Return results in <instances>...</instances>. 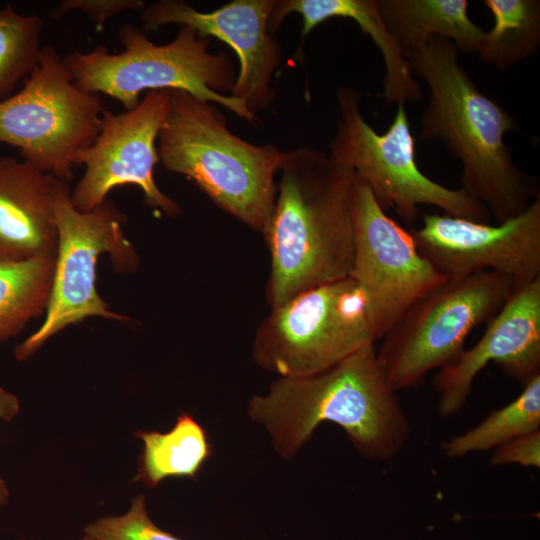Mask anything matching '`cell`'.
<instances>
[{
  "mask_svg": "<svg viewBox=\"0 0 540 540\" xmlns=\"http://www.w3.org/2000/svg\"><path fill=\"white\" fill-rule=\"evenodd\" d=\"M452 41L431 36L407 51L413 75L429 97L419 139H439L462 165L461 190L483 204L498 223L521 212L538 196L533 176L519 169L505 135L519 130L515 118L484 94L459 64Z\"/></svg>",
  "mask_w": 540,
  "mask_h": 540,
  "instance_id": "cell-1",
  "label": "cell"
},
{
  "mask_svg": "<svg viewBox=\"0 0 540 540\" xmlns=\"http://www.w3.org/2000/svg\"><path fill=\"white\" fill-rule=\"evenodd\" d=\"M396 393L370 344L324 371L278 377L248 400L246 414L283 460H292L318 426L330 422L343 429L360 456L385 461L399 455L411 435Z\"/></svg>",
  "mask_w": 540,
  "mask_h": 540,
  "instance_id": "cell-2",
  "label": "cell"
},
{
  "mask_svg": "<svg viewBox=\"0 0 540 540\" xmlns=\"http://www.w3.org/2000/svg\"><path fill=\"white\" fill-rule=\"evenodd\" d=\"M274 209L262 233L271 266L267 302L348 277L353 258L350 194L354 171L322 151L283 154Z\"/></svg>",
  "mask_w": 540,
  "mask_h": 540,
  "instance_id": "cell-3",
  "label": "cell"
},
{
  "mask_svg": "<svg viewBox=\"0 0 540 540\" xmlns=\"http://www.w3.org/2000/svg\"><path fill=\"white\" fill-rule=\"evenodd\" d=\"M163 167L192 180L220 209L263 233L272 215L284 152L234 135L210 102L169 89L158 134Z\"/></svg>",
  "mask_w": 540,
  "mask_h": 540,
  "instance_id": "cell-4",
  "label": "cell"
},
{
  "mask_svg": "<svg viewBox=\"0 0 540 540\" xmlns=\"http://www.w3.org/2000/svg\"><path fill=\"white\" fill-rule=\"evenodd\" d=\"M118 39L123 46L120 53L112 54L99 44L91 51H73L63 58L77 88L108 95L126 111L139 104L144 91L177 89L222 105L248 121L256 119L242 100L225 94L234 87L235 68L227 54L209 51L208 37L180 26L171 42L157 45L136 26L123 24Z\"/></svg>",
  "mask_w": 540,
  "mask_h": 540,
  "instance_id": "cell-5",
  "label": "cell"
},
{
  "mask_svg": "<svg viewBox=\"0 0 540 540\" xmlns=\"http://www.w3.org/2000/svg\"><path fill=\"white\" fill-rule=\"evenodd\" d=\"M336 99L340 119L329 156L353 170L384 211L393 208L405 222L412 223L419 207L430 205L444 215L490 223L492 216L483 204L461 189L435 182L419 169L404 104H397L388 130L378 134L365 121L354 89H338Z\"/></svg>",
  "mask_w": 540,
  "mask_h": 540,
  "instance_id": "cell-6",
  "label": "cell"
},
{
  "mask_svg": "<svg viewBox=\"0 0 540 540\" xmlns=\"http://www.w3.org/2000/svg\"><path fill=\"white\" fill-rule=\"evenodd\" d=\"M67 182L56 180L54 209L58 243L50 299L41 326L14 349L17 361L34 355L48 339L64 328L92 316L129 320L110 310L96 289V265L109 254L115 270L131 272L138 257L125 236V215L110 199L88 212L72 204Z\"/></svg>",
  "mask_w": 540,
  "mask_h": 540,
  "instance_id": "cell-7",
  "label": "cell"
},
{
  "mask_svg": "<svg viewBox=\"0 0 540 540\" xmlns=\"http://www.w3.org/2000/svg\"><path fill=\"white\" fill-rule=\"evenodd\" d=\"M377 341L363 290L347 277L271 308L251 349L255 364L278 377L324 371Z\"/></svg>",
  "mask_w": 540,
  "mask_h": 540,
  "instance_id": "cell-8",
  "label": "cell"
},
{
  "mask_svg": "<svg viewBox=\"0 0 540 540\" xmlns=\"http://www.w3.org/2000/svg\"><path fill=\"white\" fill-rule=\"evenodd\" d=\"M513 291L508 277L480 271L448 278L416 301L376 350L389 386L395 392L414 388L430 371L449 364L468 334L494 317Z\"/></svg>",
  "mask_w": 540,
  "mask_h": 540,
  "instance_id": "cell-9",
  "label": "cell"
},
{
  "mask_svg": "<svg viewBox=\"0 0 540 540\" xmlns=\"http://www.w3.org/2000/svg\"><path fill=\"white\" fill-rule=\"evenodd\" d=\"M104 109L98 95L75 86L55 47L45 45L21 90L0 101V142L17 148L24 162L68 183L78 155L100 132Z\"/></svg>",
  "mask_w": 540,
  "mask_h": 540,
  "instance_id": "cell-10",
  "label": "cell"
},
{
  "mask_svg": "<svg viewBox=\"0 0 540 540\" xmlns=\"http://www.w3.org/2000/svg\"><path fill=\"white\" fill-rule=\"evenodd\" d=\"M353 258L348 277L363 290L377 340L448 277L418 251L410 231L380 207L354 173L350 194Z\"/></svg>",
  "mask_w": 540,
  "mask_h": 540,
  "instance_id": "cell-11",
  "label": "cell"
},
{
  "mask_svg": "<svg viewBox=\"0 0 540 540\" xmlns=\"http://www.w3.org/2000/svg\"><path fill=\"white\" fill-rule=\"evenodd\" d=\"M168 106L169 89H161L147 91L135 108L123 113L104 109L96 140L77 158V166H85L70 195L77 210L91 211L112 189L133 184L142 190L149 206L171 217L180 212L179 205L160 190L154 179L159 161L156 141Z\"/></svg>",
  "mask_w": 540,
  "mask_h": 540,
  "instance_id": "cell-12",
  "label": "cell"
},
{
  "mask_svg": "<svg viewBox=\"0 0 540 540\" xmlns=\"http://www.w3.org/2000/svg\"><path fill=\"white\" fill-rule=\"evenodd\" d=\"M410 233L421 255L448 278L494 271L516 290L540 277V195L497 225L434 213Z\"/></svg>",
  "mask_w": 540,
  "mask_h": 540,
  "instance_id": "cell-13",
  "label": "cell"
},
{
  "mask_svg": "<svg viewBox=\"0 0 540 540\" xmlns=\"http://www.w3.org/2000/svg\"><path fill=\"white\" fill-rule=\"evenodd\" d=\"M275 3L276 0H234L214 11L201 12L186 1L162 0L147 4L140 18L145 30L179 24L230 46L239 60L230 95L242 100L255 115L268 108L274 98L271 80L281 59L279 45L268 25Z\"/></svg>",
  "mask_w": 540,
  "mask_h": 540,
  "instance_id": "cell-14",
  "label": "cell"
},
{
  "mask_svg": "<svg viewBox=\"0 0 540 540\" xmlns=\"http://www.w3.org/2000/svg\"><path fill=\"white\" fill-rule=\"evenodd\" d=\"M490 362L522 385L540 374V277L514 290L481 339L439 369L434 386L441 416L463 407L474 379Z\"/></svg>",
  "mask_w": 540,
  "mask_h": 540,
  "instance_id": "cell-15",
  "label": "cell"
},
{
  "mask_svg": "<svg viewBox=\"0 0 540 540\" xmlns=\"http://www.w3.org/2000/svg\"><path fill=\"white\" fill-rule=\"evenodd\" d=\"M56 178L11 156H0V261L55 256Z\"/></svg>",
  "mask_w": 540,
  "mask_h": 540,
  "instance_id": "cell-16",
  "label": "cell"
},
{
  "mask_svg": "<svg viewBox=\"0 0 540 540\" xmlns=\"http://www.w3.org/2000/svg\"><path fill=\"white\" fill-rule=\"evenodd\" d=\"M290 13L301 15L304 39L317 25L335 17L354 20L379 48L385 65L383 97L388 103L417 102L422 89L411 71L403 48L385 26L380 15L378 0H282L276 1L270 14L272 31L280 26Z\"/></svg>",
  "mask_w": 540,
  "mask_h": 540,
  "instance_id": "cell-17",
  "label": "cell"
},
{
  "mask_svg": "<svg viewBox=\"0 0 540 540\" xmlns=\"http://www.w3.org/2000/svg\"><path fill=\"white\" fill-rule=\"evenodd\" d=\"M378 6L405 54L431 36L452 41L460 52L477 54L484 38L485 31L468 16L467 0H378Z\"/></svg>",
  "mask_w": 540,
  "mask_h": 540,
  "instance_id": "cell-18",
  "label": "cell"
},
{
  "mask_svg": "<svg viewBox=\"0 0 540 540\" xmlns=\"http://www.w3.org/2000/svg\"><path fill=\"white\" fill-rule=\"evenodd\" d=\"M142 441L134 482L149 489L169 477L195 479L212 455V445L203 426L188 413H181L167 432L156 430L135 432Z\"/></svg>",
  "mask_w": 540,
  "mask_h": 540,
  "instance_id": "cell-19",
  "label": "cell"
},
{
  "mask_svg": "<svg viewBox=\"0 0 540 540\" xmlns=\"http://www.w3.org/2000/svg\"><path fill=\"white\" fill-rule=\"evenodd\" d=\"M55 258L0 261V342L18 335L31 320L46 313Z\"/></svg>",
  "mask_w": 540,
  "mask_h": 540,
  "instance_id": "cell-20",
  "label": "cell"
},
{
  "mask_svg": "<svg viewBox=\"0 0 540 540\" xmlns=\"http://www.w3.org/2000/svg\"><path fill=\"white\" fill-rule=\"evenodd\" d=\"M493 16L484 34L478 58L505 70L533 56L540 46L539 0H484Z\"/></svg>",
  "mask_w": 540,
  "mask_h": 540,
  "instance_id": "cell-21",
  "label": "cell"
},
{
  "mask_svg": "<svg viewBox=\"0 0 540 540\" xmlns=\"http://www.w3.org/2000/svg\"><path fill=\"white\" fill-rule=\"evenodd\" d=\"M540 427V374L525 385L509 404L493 411L472 429L454 436L441 447L449 458L494 448Z\"/></svg>",
  "mask_w": 540,
  "mask_h": 540,
  "instance_id": "cell-22",
  "label": "cell"
},
{
  "mask_svg": "<svg viewBox=\"0 0 540 540\" xmlns=\"http://www.w3.org/2000/svg\"><path fill=\"white\" fill-rule=\"evenodd\" d=\"M43 26L39 16L22 15L11 5L0 9V101L37 66Z\"/></svg>",
  "mask_w": 540,
  "mask_h": 540,
  "instance_id": "cell-23",
  "label": "cell"
},
{
  "mask_svg": "<svg viewBox=\"0 0 540 540\" xmlns=\"http://www.w3.org/2000/svg\"><path fill=\"white\" fill-rule=\"evenodd\" d=\"M93 540H183L150 518L144 495H137L122 515L100 517L84 527Z\"/></svg>",
  "mask_w": 540,
  "mask_h": 540,
  "instance_id": "cell-24",
  "label": "cell"
},
{
  "mask_svg": "<svg viewBox=\"0 0 540 540\" xmlns=\"http://www.w3.org/2000/svg\"><path fill=\"white\" fill-rule=\"evenodd\" d=\"M146 3L141 0H63L51 12V17L59 18L72 12L80 11L98 26L110 18L125 11H142Z\"/></svg>",
  "mask_w": 540,
  "mask_h": 540,
  "instance_id": "cell-25",
  "label": "cell"
},
{
  "mask_svg": "<svg viewBox=\"0 0 540 540\" xmlns=\"http://www.w3.org/2000/svg\"><path fill=\"white\" fill-rule=\"evenodd\" d=\"M490 463L493 466L519 464L540 467V430L518 436L493 449Z\"/></svg>",
  "mask_w": 540,
  "mask_h": 540,
  "instance_id": "cell-26",
  "label": "cell"
},
{
  "mask_svg": "<svg viewBox=\"0 0 540 540\" xmlns=\"http://www.w3.org/2000/svg\"><path fill=\"white\" fill-rule=\"evenodd\" d=\"M20 410L17 396L0 386V420L11 421Z\"/></svg>",
  "mask_w": 540,
  "mask_h": 540,
  "instance_id": "cell-27",
  "label": "cell"
},
{
  "mask_svg": "<svg viewBox=\"0 0 540 540\" xmlns=\"http://www.w3.org/2000/svg\"><path fill=\"white\" fill-rule=\"evenodd\" d=\"M9 501V490L3 479L0 478V508L5 506Z\"/></svg>",
  "mask_w": 540,
  "mask_h": 540,
  "instance_id": "cell-28",
  "label": "cell"
},
{
  "mask_svg": "<svg viewBox=\"0 0 540 540\" xmlns=\"http://www.w3.org/2000/svg\"><path fill=\"white\" fill-rule=\"evenodd\" d=\"M79 540H93V539L89 537L88 535L84 534Z\"/></svg>",
  "mask_w": 540,
  "mask_h": 540,
  "instance_id": "cell-29",
  "label": "cell"
}]
</instances>
